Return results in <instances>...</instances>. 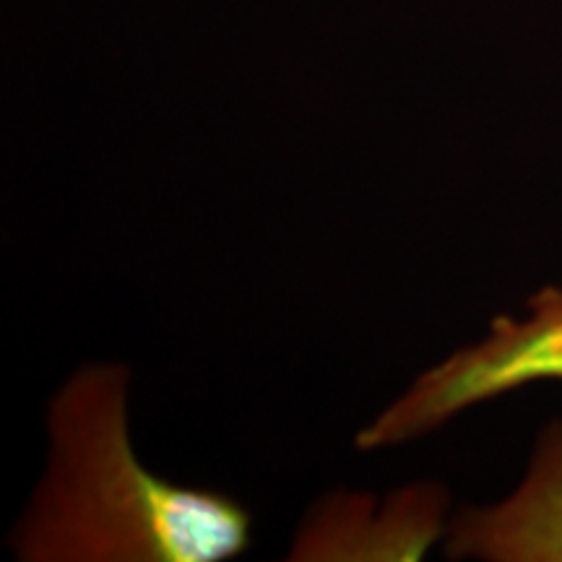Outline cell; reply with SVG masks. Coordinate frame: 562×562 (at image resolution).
<instances>
[{"instance_id": "6da1fadb", "label": "cell", "mask_w": 562, "mask_h": 562, "mask_svg": "<svg viewBox=\"0 0 562 562\" xmlns=\"http://www.w3.org/2000/svg\"><path fill=\"white\" fill-rule=\"evenodd\" d=\"M123 368L79 372L50 409V467L16 529L32 562H224L250 516L216 492L161 480L128 438Z\"/></svg>"}, {"instance_id": "7a4b0ae2", "label": "cell", "mask_w": 562, "mask_h": 562, "mask_svg": "<svg viewBox=\"0 0 562 562\" xmlns=\"http://www.w3.org/2000/svg\"><path fill=\"white\" fill-rule=\"evenodd\" d=\"M562 383V284L529 300L524 318L492 321L482 341L422 372L357 435L360 451L402 446L490 398L524 385Z\"/></svg>"}, {"instance_id": "3957f363", "label": "cell", "mask_w": 562, "mask_h": 562, "mask_svg": "<svg viewBox=\"0 0 562 562\" xmlns=\"http://www.w3.org/2000/svg\"><path fill=\"white\" fill-rule=\"evenodd\" d=\"M451 558L562 562V425L539 438L531 467L508 501L456 518Z\"/></svg>"}]
</instances>
